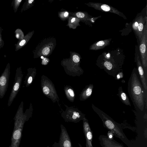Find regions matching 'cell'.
Returning <instances> with one entry per match:
<instances>
[{"mask_svg": "<svg viewBox=\"0 0 147 147\" xmlns=\"http://www.w3.org/2000/svg\"><path fill=\"white\" fill-rule=\"evenodd\" d=\"M127 85L128 94L135 110L139 113H143L147 110V101L138 70L135 68L132 70Z\"/></svg>", "mask_w": 147, "mask_h": 147, "instance_id": "6da1fadb", "label": "cell"}, {"mask_svg": "<svg viewBox=\"0 0 147 147\" xmlns=\"http://www.w3.org/2000/svg\"><path fill=\"white\" fill-rule=\"evenodd\" d=\"M92 107L94 111L101 119L103 125L105 127L127 146L131 145L130 142L123 132L120 124L115 121L110 117L93 104H92Z\"/></svg>", "mask_w": 147, "mask_h": 147, "instance_id": "7a4b0ae2", "label": "cell"}, {"mask_svg": "<svg viewBox=\"0 0 147 147\" xmlns=\"http://www.w3.org/2000/svg\"><path fill=\"white\" fill-rule=\"evenodd\" d=\"M23 103L22 102L14 118V128L9 147H19L22 136L23 127L26 117L23 113Z\"/></svg>", "mask_w": 147, "mask_h": 147, "instance_id": "3957f363", "label": "cell"}, {"mask_svg": "<svg viewBox=\"0 0 147 147\" xmlns=\"http://www.w3.org/2000/svg\"><path fill=\"white\" fill-rule=\"evenodd\" d=\"M123 64L122 59L105 58L98 59L96 65L108 75L116 79L117 75L121 71Z\"/></svg>", "mask_w": 147, "mask_h": 147, "instance_id": "277c9868", "label": "cell"}, {"mask_svg": "<svg viewBox=\"0 0 147 147\" xmlns=\"http://www.w3.org/2000/svg\"><path fill=\"white\" fill-rule=\"evenodd\" d=\"M147 20L145 22L139 46L142 64L145 76L147 77Z\"/></svg>", "mask_w": 147, "mask_h": 147, "instance_id": "5b68a950", "label": "cell"}, {"mask_svg": "<svg viewBox=\"0 0 147 147\" xmlns=\"http://www.w3.org/2000/svg\"><path fill=\"white\" fill-rule=\"evenodd\" d=\"M23 76L21 67H18L16 70L14 81L8 100V107L11 106L20 90Z\"/></svg>", "mask_w": 147, "mask_h": 147, "instance_id": "8992f818", "label": "cell"}, {"mask_svg": "<svg viewBox=\"0 0 147 147\" xmlns=\"http://www.w3.org/2000/svg\"><path fill=\"white\" fill-rule=\"evenodd\" d=\"M87 5L89 7L93 8L96 10L102 12L116 14L125 19H127L126 17L123 13L116 8L108 5L99 3L91 2L87 3Z\"/></svg>", "mask_w": 147, "mask_h": 147, "instance_id": "52a82bcc", "label": "cell"}, {"mask_svg": "<svg viewBox=\"0 0 147 147\" xmlns=\"http://www.w3.org/2000/svg\"><path fill=\"white\" fill-rule=\"evenodd\" d=\"M10 74V65H7L4 70L0 76V98H2L7 92Z\"/></svg>", "mask_w": 147, "mask_h": 147, "instance_id": "ba28073f", "label": "cell"}, {"mask_svg": "<svg viewBox=\"0 0 147 147\" xmlns=\"http://www.w3.org/2000/svg\"><path fill=\"white\" fill-rule=\"evenodd\" d=\"M135 61L136 63L137 69L144 88L145 99L147 101V77L144 72L138 52V53L136 52L135 54Z\"/></svg>", "mask_w": 147, "mask_h": 147, "instance_id": "9c48e42d", "label": "cell"}, {"mask_svg": "<svg viewBox=\"0 0 147 147\" xmlns=\"http://www.w3.org/2000/svg\"><path fill=\"white\" fill-rule=\"evenodd\" d=\"M147 20L146 15L144 17L142 15L137 16L132 24V28L140 41L143 32L144 25Z\"/></svg>", "mask_w": 147, "mask_h": 147, "instance_id": "30bf717a", "label": "cell"}, {"mask_svg": "<svg viewBox=\"0 0 147 147\" xmlns=\"http://www.w3.org/2000/svg\"><path fill=\"white\" fill-rule=\"evenodd\" d=\"M98 138L102 147H124L113 139H109L107 136L100 135Z\"/></svg>", "mask_w": 147, "mask_h": 147, "instance_id": "8fae6325", "label": "cell"}, {"mask_svg": "<svg viewBox=\"0 0 147 147\" xmlns=\"http://www.w3.org/2000/svg\"><path fill=\"white\" fill-rule=\"evenodd\" d=\"M111 39H105L96 42L90 46V49L96 51L103 49L109 45Z\"/></svg>", "mask_w": 147, "mask_h": 147, "instance_id": "7c38bea8", "label": "cell"}, {"mask_svg": "<svg viewBox=\"0 0 147 147\" xmlns=\"http://www.w3.org/2000/svg\"><path fill=\"white\" fill-rule=\"evenodd\" d=\"M84 128L87 141V147H93L92 144V133L87 121L84 123Z\"/></svg>", "mask_w": 147, "mask_h": 147, "instance_id": "4fadbf2b", "label": "cell"}, {"mask_svg": "<svg viewBox=\"0 0 147 147\" xmlns=\"http://www.w3.org/2000/svg\"><path fill=\"white\" fill-rule=\"evenodd\" d=\"M118 90V92L117 95L121 102L125 105L131 107V104L129 98L127 94L123 91L122 86H120Z\"/></svg>", "mask_w": 147, "mask_h": 147, "instance_id": "5bb4252c", "label": "cell"}, {"mask_svg": "<svg viewBox=\"0 0 147 147\" xmlns=\"http://www.w3.org/2000/svg\"><path fill=\"white\" fill-rule=\"evenodd\" d=\"M93 88L94 85L92 84H90L88 86L83 93L82 96L84 99H86L91 96Z\"/></svg>", "mask_w": 147, "mask_h": 147, "instance_id": "9a60e30c", "label": "cell"}, {"mask_svg": "<svg viewBox=\"0 0 147 147\" xmlns=\"http://www.w3.org/2000/svg\"><path fill=\"white\" fill-rule=\"evenodd\" d=\"M29 36H28L27 35L25 36L24 39L18 42L16 46V51H17L25 45L29 39Z\"/></svg>", "mask_w": 147, "mask_h": 147, "instance_id": "2e32d148", "label": "cell"}, {"mask_svg": "<svg viewBox=\"0 0 147 147\" xmlns=\"http://www.w3.org/2000/svg\"><path fill=\"white\" fill-rule=\"evenodd\" d=\"M16 36L17 38L19 39H22L21 38V36L22 38H23L24 36L20 35V34L23 33L22 31L20 29H18L15 31Z\"/></svg>", "mask_w": 147, "mask_h": 147, "instance_id": "e0dca14e", "label": "cell"}, {"mask_svg": "<svg viewBox=\"0 0 147 147\" xmlns=\"http://www.w3.org/2000/svg\"><path fill=\"white\" fill-rule=\"evenodd\" d=\"M22 1V0H16L14 1V8L16 11H17L18 7Z\"/></svg>", "mask_w": 147, "mask_h": 147, "instance_id": "ac0fdd59", "label": "cell"}, {"mask_svg": "<svg viewBox=\"0 0 147 147\" xmlns=\"http://www.w3.org/2000/svg\"><path fill=\"white\" fill-rule=\"evenodd\" d=\"M50 49L48 47L44 48L42 51V53L44 55H47L49 53Z\"/></svg>", "mask_w": 147, "mask_h": 147, "instance_id": "d6986e66", "label": "cell"}, {"mask_svg": "<svg viewBox=\"0 0 147 147\" xmlns=\"http://www.w3.org/2000/svg\"><path fill=\"white\" fill-rule=\"evenodd\" d=\"M76 16L79 18H83L86 17L85 14L81 12H78L76 13Z\"/></svg>", "mask_w": 147, "mask_h": 147, "instance_id": "ffe728a7", "label": "cell"}, {"mask_svg": "<svg viewBox=\"0 0 147 147\" xmlns=\"http://www.w3.org/2000/svg\"><path fill=\"white\" fill-rule=\"evenodd\" d=\"M73 60L74 62L76 63H78L80 61V58L77 55H74L73 57Z\"/></svg>", "mask_w": 147, "mask_h": 147, "instance_id": "44dd1931", "label": "cell"}, {"mask_svg": "<svg viewBox=\"0 0 147 147\" xmlns=\"http://www.w3.org/2000/svg\"><path fill=\"white\" fill-rule=\"evenodd\" d=\"M80 117V115L79 113L74 112L73 115L72 116V118L73 119H76L77 118H79Z\"/></svg>", "mask_w": 147, "mask_h": 147, "instance_id": "7402d4cb", "label": "cell"}, {"mask_svg": "<svg viewBox=\"0 0 147 147\" xmlns=\"http://www.w3.org/2000/svg\"><path fill=\"white\" fill-rule=\"evenodd\" d=\"M43 92L46 94H48L49 92V88L47 86H45L43 88Z\"/></svg>", "mask_w": 147, "mask_h": 147, "instance_id": "603a6c76", "label": "cell"}, {"mask_svg": "<svg viewBox=\"0 0 147 147\" xmlns=\"http://www.w3.org/2000/svg\"><path fill=\"white\" fill-rule=\"evenodd\" d=\"M71 145L70 142L68 140L65 141L63 143L64 147H70Z\"/></svg>", "mask_w": 147, "mask_h": 147, "instance_id": "cb8c5ba5", "label": "cell"}, {"mask_svg": "<svg viewBox=\"0 0 147 147\" xmlns=\"http://www.w3.org/2000/svg\"><path fill=\"white\" fill-rule=\"evenodd\" d=\"M107 136L109 139H113V136L114 135L112 132L109 131L107 133Z\"/></svg>", "mask_w": 147, "mask_h": 147, "instance_id": "d4e9b609", "label": "cell"}, {"mask_svg": "<svg viewBox=\"0 0 147 147\" xmlns=\"http://www.w3.org/2000/svg\"><path fill=\"white\" fill-rule=\"evenodd\" d=\"M67 92H68L70 96L72 97L74 96V94L73 90L71 88L67 90Z\"/></svg>", "mask_w": 147, "mask_h": 147, "instance_id": "484cf974", "label": "cell"}, {"mask_svg": "<svg viewBox=\"0 0 147 147\" xmlns=\"http://www.w3.org/2000/svg\"><path fill=\"white\" fill-rule=\"evenodd\" d=\"M68 15V13L67 12H66L64 14V16L65 17H67Z\"/></svg>", "mask_w": 147, "mask_h": 147, "instance_id": "4316f807", "label": "cell"}, {"mask_svg": "<svg viewBox=\"0 0 147 147\" xmlns=\"http://www.w3.org/2000/svg\"><path fill=\"white\" fill-rule=\"evenodd\" d=\"M34 1V0H29L28 1V3L29 4H31Z\"/></svg>", "mask_w": 147, "mask_h": 147, "instance_id": "83f0119b", "label": "cell"}, {"mask_svg": "<svg viewBox=\"0 0 147 147\" xmlns=\"http://www.w3.org/2000/svg\"><path fill=\"white\" fill-rule=\"evenodd\" d=\"M75 20V18H72L71 20V22H74V21Z\"/></svg>", "mask_w": 147, "mask_h": 147, "instance_id": "f1b7e54d", "label": "cell"}, {"mask_svg": "<svg viewBox=\"0 0 147 147\" xmlns=\"http://www.w3.org/2000/svg\"></svg>", "mask_w": 147, "mask_h": 147, "instance_id": "f546056e", "label": "cell"}]
</instances>
